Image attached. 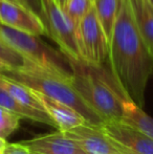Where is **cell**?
Masks as SVG:
<instances>
[{"instance_id": "obj_1", "label": "cell", "mask_w": 153, "mask_h": 154, "mask_svg": "<svg viewBox=\"0 0 153 154\" xmlns=\"http://www.w3.org/2000/svg\"><path fill=\"white\" fill-rule=\"evenodd\" d=\"M107 63L127 97L143 107L153 73V54L137 29L129 0H120Z\"/></svg>"}, {"instance_id": "obj_2", "label": "cell", "mask_w": 153, "mask_h": 154, "mask_svg": "<svg viewBox=\"0 0 153 154\" xmlns=\"http://www.w3.org/2000/svg\"><path fill=\"white\" fill-rule=\"evenodd\" d=\"M69 60V59H68ZM70 83L81 97L105 121H120L122 102L128 97L113 75L108 63L92 65L69 60Z\"/></svg>"}, {"instance_id": "obj_3", "label": "cell", "mask_w": 153, "mask_h": 154, "mask_svg": "<svg viewBox=\"0 0 153 154\" xmlns=\"http://www.w3.org/2000/svg\"><path fill=\"white\" fill-rule=\"evenodd\" d=\"M0 75L74 108L90 125L101 127L105 123V121L76 91L70 83V79L46 71L33 63L25 68L1 71Z\"/></svg>"}, {"instance_id": "obj_4", "label": "cell", "mask_w": 153, "mask_h": 154, "mask_svg": "<svg viewBox=\"0 0 153 154\" xmlns=\"http://www.w3.org/2000/svg\"><path fill=\"white\" fill-rule=\"evenodd\" d=\"M0 39L36 66L66 79L72 78V71L68 58L60 49L57 51L43 42L40 36L18 31L0 23Z\"/></svg>"}, {"instance_id": "obj_5", "label": "cell", "mask_w": 153, "mask_h": 154, "mask_svg": "<svg viewBox=\"0 0 153 154\" xmlns=\"http://www.w3.org/2000/svg\"><path fill=\"white\" fill-rule=\"evenodd\" d=\"M42 20L47 36L57 43L59 49L72 61H82L77 44L76 27L56 0H41ZM83 62V61H82Z\"/></svg>"}, {"instance_id": "obj_6", "label": "cell", "mask_w": 153, "mask_h": 154, "mask_svg": "<svg viewBox=\"0 0 153 154\" xmlns=\"http://www.w3.org/2000/svg\"><path fill=\"white\" fill-rule=\"evenodd\" d=\"M76 38L82 61L92 65L107 63L109 41L99 21L93 5L78 25Z\"/></svg>"}, {"instance_id": "obj_7", "label": "cell", "mask_w": 153, "mask_h": 154, "mask_svg": "<svg viewBox=\"0 0 153 154\" xmlns=\"http://www.w3.org/2000/svg\"><path fill=\"white\" fill-rule=\"evenodd\" d=\"M0 23L36 36H47L46 27L39 15L8 0H0Z\"/></svg>"}, {"instance_id": "obj_8", "label": "cell", "mask_w": 153, "mask_h": 154, "mask_svg": "<svg viewBox=\"0 0 153 154\" xmlns=\"http://www.w3.org/2000/svg\"><path fill=\"white\" fill-rule=\"evenodd\" d=\"M105 134L115 142L141 154H153V140L137 128L122 121H108L101 126Z\"/></svg>"}, {"instance_id": "obj_9", "label": "cell", "mask_w": 153, "mask_h": 154, "mask_svg": "<svg viewBox=\"0 0 153 154\" xmlns=\"http://www.w3.org/2000/svg\"><path fill=\"white\" fill-rule=\"evenodd\" d=\"M63 133L79 143L88 154H121L101 127L84 123Z\"/></svg>"}, {"instance_id": "obj_10", "label": "cell", "mask_w": 153, "mask_h": 154, "mask_svg": "<svg viewBox=\"0 0 153 154\" xmlns=\"http://www.w3.org/2000/svg\"><path fill=\"white\" fill-rule=\"evenodd\" d=\"M20 144L29 150L42 154H88L81 145L58 130L55 133L23 140Z\"/></svg>"}, {"instance_id": "obj_11", "label": "cell", "mask_w": 153, "mask_h": 154, "mask_svg": "<svg viewBox=\"0 0 153 154\" xmlns=\"http://www.w3.org/2000/svg\"><path fill=\"white\" fill-rule=\"evenodd\" d=\"M33 91L43 105L45 111L50 116V118L56 123L58 130L65 132L74 127L87 123L85 119L74 108L69 107L57 100L51 99L39 91H36V90H33Z\"/></svg>"}, {"instance_id": "obj_12", "label": "cell", "mask_w": 153, "mask_h": 154, "mask_svg": "<svg viewBox=\"0 0 153 154\" xmlns=\"http://www.w3.org/2000/svg\"><path fill=\"white\" fill-rule=\"evenodd\" d=\"M0 106L8 109V111L13 112L16 116H20L21 119H29V120L35 121V122L42 123L45 125L51 126L54 128H57L56 123L54 122V120L46 111L36 109L31 106H26L20 103L2 87H0Z\"/></svg>"}, {"instance_id": "obj_13", "label": "cell", "mask_w": 153, "mask_h": 154, "mask_svg": "<svg viewBox=\"0 0 153 154\" xmlns=\"http://www.w3.org/2000/svg\"><path fill=\"white\" fill-rule=\"evenodd\" d=\"M133 18L153 54V5L149 0H129Z\"/></svg>"}, {"instance_id": "obj_14", "label": "cell", "mask_w": 153, "mask_h": 154, "mask_svg": "<svg viewBox=\"0 0 153 154\" xmlns=\"http://www.w3.org/2000/svg\"><path fill=\"white\" fill-rule=\"evenodd\" d=\"M123 114L120 121L137 128L153 140V118L147 114L143 108L133 103L129 97L122 102Z\"/></svg>"}, {"instance_id": "obj_15", "label": "cell", "mask_w": 153, "mask_h": 154, "mask_svg": "<svg viewBox=\"0 0 153 154\" xmlns=\"http://www.w3.org/2000/svg\"><path fill=\"white\" fill-rule=\"evenodd\" d=\"M0 87L6 90L13 97H15L20 103L24 104L26 106H31V107L36 108V109L45 111L43 105L39 101L38 97H36L33 90L31 88L26 87L25 85H23V84L0 75Z\"/></svg>"}, {"instance_id": "obj_16", "label": "cell", "mask_w": 153, "mask_h": 154, "mask_svg": "<svg viewBox=\"0 0 153 154\" xmlns=\"http://www.w3.org/2000/svg\"><path fill=\"white\" fill-rule=\"evenodd\" d=\"M92 2L99 21L106 34L107 39L110 42L118 13L120 0H92Z\"/></svg>"}, {"instance_id": "obj_17", "label": "cell", "mask_w": 153, "mask_h": 154, "mask_svg": "<svg viewBox=\"0 0 153 154\" xmlns=\"http://www.w3.org/2000/svg\"><path fill=\"white\" fill-rule=\"evenodd\" d=\"M0 61L8 65L10 69L25 68L31 64V62L27 61L22 55H20L2 39H0Z\"/></svg>"}, {"instance_id": "obj_18", "label": "cell", "mask_w": 153, "mask_h": 154, "mask_svg": "<svg viewBox=\"0 0 153 154\" xmlns=\"http://www.w3.org/2000/svg\"><path fill=\"white\" fill-rule=\"evenodd\" d=\"M92 5H93L92 0H67L63 10L72 21L77 29L79 23L88 13V11L92 8Z\"/></svg>"}, {"instance_id": "obj_19", "label": "cell", "mask_w": 153, "mask_h": 154, "mask_svg": "<svg viewBox=\"0 0 153 154\" xmlns=\"http://www.w3.org/2000/svg\"><path fill=\"white\" fill-rule=\"evenodd\" d=\"M20 116L0 106V138L5 140L20 124Z\"/></svg>"}, {"instance_id": "obj_20", "label": "cell", "mask_w": 153, "mask_h": 154, "mask_svg": "<svg viewBox=\"0 0 153 154\" xmlns=\"http://www.w3.org/2000/svg\"><path fill=\"white\" fill-rule=\"evenodd\" d=\"M8 1H13L19 3L21 5L25 6L29 10L35 12L36 14L42 18V5H41V0H8Z\"/></svg>"}, {"instance_id": "obj_21", "label": "cell", "mask_w": 153, "mask_h": 154, "mask_svg": "<svg viewBox=\"0 0 153 154\" xmlns=\"http://www.w3.org/2000/svg\"><path fill=\"white\" fill-rule=\"evenodd\" d=\"M3 154H31L29 150L22 144H8L2 149Z\"/></svg>"}, {"instance_id": "obj_22", "label": "cell", "mask_w": 153, "mask_h": 154, "mask_svg": "<svg viewBox=\"0 0 153 154\" xmlns=\"http://www.w3.org/2000/svg\"><path fill=\"white\" fill-rule=\"evenodd\" d=\"M108 137H109V136H108ZM109 138H110V140H111V143L113 144V146H115V148L118 149V150L121 152V154H141V153L136 152V151L132 150V149L128 148V147L124 146V145L120 144V143L115 142V140H112L111 137H109Z\"/></svg>"}, {"instance_id": "obj_23", "label": "cell", "mask_w": 153, "mask_h": 154, "mask_svg": "<svg viewBox=\"0 0 153 154\" xmlns=\"http://www.w3.org/2000/svg\"><path fill=\"white\" fill-rule=\"evenodd\" d=\"M8 69H10V67H8L6 64H4L2 61H0V72H1V71H4V70H8Z\"/></svg>"}, {"instance_id": "obj_24", "label": "cell", "mask_w": 153, "mask_h": 154, "mask_svg": "<svg viewBox=\"0 0 153 154\" xmlns=\"http://www.w3.org/2000/svg\"><path fill=\"white\" fill-rule=\"evenodd\" d=\"M56 2H57L58 4H59L61 8H64V5L66 4V2H67V0H56Z\"/></svg>"}, {"instance_id": "obj_25", "label": "cell", "mask_w": 153, "mask_h": 154, "mask_svg": "<svg viewBox=\"0 0 153 154\" xmlns=\"http://www.w3.org/2000/svg\"><path fill=\"white\" fill-rule=\"evenodd\" d=\"M6 145V142L4 140H2V138H0V150H2V149L5 147Z\"/></svg>"}, {"instance_id": "obj_26", "label": "cell", "mask_w": 153, "mask_h": 154, "mask_svg": "<svg viewBox=\"0 0 153 154\" xmlns=\"http://www.w3.org/2000/svg\"><path fill=\"white\" fill-rule=\"evenodd\" d=\"M29 152H31V154H42V153H39V152H35V151H31V150H29Z\"/></svg>"}, {"instance_id": "obj_27", "label": "cell", "mask_w": 153, "mask_h": 154, "mask_svg": "<svg viewBox=\"0 0 153 154\" xmlns=\"http://www.w3.org/2000/svg\"><path fill=\"white\" fill-rule=\"evenodd\" d=\"M149 1L151 2V3H152V5H153V0H149Z\"/></svg>"}, {"instance_id": "obj_28", "label": "cell", "mask_w": 153, "mask_h": 154, "mask_svg": "<svg viewBox=\"0 0 153 154\" xmlns=\"http://www.w3.org/2000/svg\"><path fill=\"white\" fill-rule=\"evenodd\" d=\"M0 154H3V153H2V150H0Z\"/></svg>"}]
</instances>
